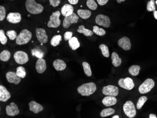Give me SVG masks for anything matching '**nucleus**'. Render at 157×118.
I'll use <instances>...</instances> for the list:
<instances>
[{
	"label": "nucleus",
	"mask_w": 157,
	"mask_h": 118,
	"mask_svg": "<svg viewBox=\"0 0 157 118\" xmlns=\"http://www.w3.org/2000/svg\"><path fill=\"white\" fill-rule=\"evenodd\" d=\"M97 90V87L93 82L85 83L80 86L77 89L78 93L82 96L89 97Z\"/></svg>",
	"instance_id": "obj_1"
},
{
	"label": "nucleus",
	"mask_w": 157,
	"mask_h": 118,
	"mask_svg": "<svg viewBox=\"0 0 157 118\" xmlns=\"http://www.w3.org/2000/svg\"><path fill=\"white\" fill-rule=\"evenodd\" d=\"M25 5L28 12L32 14L41 13L44 10L43 5L36 3L35 0H26Z\"/></svg>",
	"instance_id": "obj_2"
},
{
	"label": "nucleus",
	"mask_w": 157,
	"mask_h": 118,
	"mask_svg": "<svg viewBox=\"0 0 157 118\" xmlns=\"http://www.w3.org/2000/svg\"><path fill=\"white\" fill-rule=\"evenodd\" d=\"M32 37V34L30 31L27 29L23 30L17 36L16 43L19 45L26 44L30 41Z\"/></svg>",
	"instance_id": "obj_3"
},
{
	"label": "nucleus",
	"mask_w": 157,
	"mask_h": 118,
	"mask_svg": "<svg viewBox=\"0 0 157 118\" xmlns=\"http://www.w3.org/2000/svg\"><path fill=\"white\" fill-rule=\"evenodd\" d=\"M155 85V82L152 79H146L143 83L139 86V92L142 94L147 93L149 92L150 90L153 88Z\"/></svg>",
	"instance_id": "obj_4"
},
{
	"label": "nucleus",
	"mask_w": 157,
	"mask_h": 118,
	"mask_svg": "<svg viewBox=\"0 0 157 118\" xmlns=\"http://www.w3.org/2000/svg\"><path fill=\"white\" fill-rule=\"evenodd\" d=\"M60 12L56 11L52 13L50 16L49 21L48 23L47 26L49 28H57L61 24V21L59 19Z\"/></svg>",
	"instance_id": "obj_5"
},
{
	"label": "nucleus",
	"mask_w": 157,
	"mask_h": 118,
	"mask_svg": "<svg viewBox=\"0 0 157 118\" xmlns=\"http://www.w3.org/2000/svg\"><path fill=\"white\" fill-rule=\"evenodd\" d=\"M123 109L125 114L128 117L132 118L136 116V111L135 105L131 101H128L124 104Z\"/></svg>",
	"instance_id": "obj_6"
},
{
	"label": "nucleus",
	"mask_w": 157,
	"mask_h": 118,
	"mask_svg": "<svg viewBox=\"0 0 157 118\" xmlns=\"http://www.w3.org/2000/svg\"><path fill=\"white\" fill-rule=\"evenodd\" d=\"M14 59L18 64H24L29 60L27 53L22 51H18L14 53Z\"/></svg>",
	"instance_id": "obj_7"
},
{
	"label": "nucleus",
	"mask_w": 157,
	"mask_h": 118,
	"mask_svg": "<svg viewBox=\"0 0 157 118\" xmlns=\"http://www.w3.org/2000/svg\"><path fill=\"white\" fill-rule=\"evenodd\" d=\"M118 84L120 87L127 90H131L135 87V84L131 78L127 77L125 79L121 78L119 80Z\"/></svg>",
	"instance_id": "obj_8"
},
{
	"label": "nucleus",
	"mask_w": 157,
	"mask_h": 118,
	"mask_svg": "<svg viewBox=\"0 0 157 118\" xmlns=\"http://www.w3.org/2000/svg\"><path fill=\"white\" fill-rule=\"evenodd\" d=\"M79 17L76 14L73 12L70 16L65 17L63 21V26L65 29L69 28L73 24H76L78 22Z\"/></svg>",
	"instance_id": "obj_9"
},
{
	"label": "nucleus",
	"mask_w": 157,
	"mask_h": 118,
	"mask_svg": "<svg viewBox=\"0 0 157 118\" xmlns=\"http://www.w3.org/2000/svg\"><path fill=\"white\" fill-rule=\"evenodd\" d=\"M95 21L97 24L106 28L110 27L111 25L110 18L106 15L99 14L95 18Z\"/></svg>",
	"instance_id": "obj_10"
},
{
	"label": "nucleus",
	"mask_w": 157,
	"mask_h": 118,
	"mask_svg": "<svg viewBox=\"0 0 157 118\" xmlns=\"http://www.w3.org/2000/svg\"><path fill=\"white\" fill-rule=\"evenodd\" d=\"M102 93L106 96L116 97L119 94V89L114 86L109 85L103 88Z\"/></svg>",
	"instance_id": "obj_11"
},
{
	"label": "nucleus",
	"mask_w": 157,
	"mask_h": 118,
	"mask_svg": "<svg viewBox=\"0 0 157 118\" xmlns=\"http://www.w3.org/2000/svg\"><path fill=\"white\" fill-rule=\"evenodd\" d=\"M36 36L38 41L43 44H45L48 41V37L46 34V31L43 28H37L36 29Z\"/></svg>",
	"instance_id": "obj_12"
},
{
	"label": "nucleus",
	"mask_w": 157,
	"mask_h": 118,
	"mask_svg": "<svg viewBox=\"0 0 157 118\" xmlns=\"http://www.w3.org/2000/svg\"><path fill=\"white\" fill-rule=\"evenodd\" d=\"M6 77L8 82L18 85L21 81V78L17 75L16 73L13 72H9L6 74Z\"/></svg>",
	"instance_id": "obj_13"
},
{
	"label": "nucleus",
	"mask_w": 157,
	"mask_h": 118,
	"mask_svg": "<svg viewBox=\"0 0 157 118\" xmlns=\"http://www.w3.org/2000/svg\"><path fill=\"white\" fill-rule=\"evenodd\" d=\"M6 113L8 116H15L19 114V110L18 106L14 103L12 102L10 106H6Z\"/></svg>",
	"instance_id": "obj_14"
},
{
	"label": "nucleus",
	"mask_w": 157,
	"mask_h": 118,
	"mask_svg": "<svg viewBox=\"0 0 157 118\" xmlns=\"http://www.w3.org/2000/svg\"><path fill=\"white\" fill-rule=\"evenodd\" d=\"M118 45L125 51H129L131 47L130 39L128 37H123L118 41Z\"/></svg>",
	"instance_id": "obj_15"
},
{
	"label": "nucleus",
	"mask_w": 157,
	"mask_h": 118,
	"mask_svg": "<svg viewBox=\"0 0 157 118\" xmlns=\"http://www.w3.org/2000/svg\"><path fill=\"white\" fill-rule=\"evenodd\" d=\"M21 19V15L18 12H10L7 16V21L12 24L19 23Z\"/></svg>",
	"instance_id": "obj_16"
},
{
	"label": "nucleus",
	"mask_w": 157,
	"mask_h": 118,
	"mask_svg": "<svg viewBox=\"0 0 157 118\" xmlns=\"http://www.w3.org/2000/svg\"><path fill=\"white\" fill-rule=\"evenodd\" d=\"M47 68L46 61L44 59H39L35 65V69L37 73L40 74L43 73Z\"/></svg>",
	"instance_id": "obj_17"
},
{
	"label": "nucleus",
	"mask_w": 157,
	"mask_h": 118,
	"mask_svg": "<svg viewBox=\"0 0 157 118\" xmlns=\"http://www.w3.org/2000/svg\"><path fill=\"white\" fill-rule=\"evenodd\" d=\"M11 97L10 93L4 86H0V101L4 102H7Z\"/></svg>",
	"instance_id": "obj_18"
},
{
	"label": "nucleus",
	"mask_w": 157,
	"mask_h": 118,
	"mask_svg": "<svg viewBox=\"0 0 157 118\" xmlns=\"http://www.w3.org/2000/svg\"><path fill=\"white\" fill-rule=\"evenodd\" d=\"M30 110L33 111L34 114H38L40 111H43V107L42 105H40L36 102L32 101L29 103Z\"/></svg>",
	"instance_id": "obj_19"
},
{
	"label": "nucleus",
	"mask_w": 157,
	"mask_h": 118,
	"mask_svg": "<svg viewBox=\"0 0 157 118\" xmlns=\"http://www.w3.org/2000/svg\"><path fill=\"white\" fill-rule=\"evenodd\" d=\"M61 12L64 17H67L73 13V8L71 4H65L61 8Z\"/></svg>",
	"instance_id": "obj_20"
},
{
	"label": "nucleus",
	"mask_w": 157,
	"mask_h": 118,
	"mask_svg": "<svg viewBox=\"0 0 157 118\" xmlns=\"http://www.w3.org/2000/svg\"><path fill=\"white\" fill-rule=\"evenodd\" d=\"M117 99L115 97L113 96H107L103 99L102 103L103 105L107 107L114 106L117 103Z\"/></svg>",
	"instance_id": "obj_21"
},
{
	"label": "nucleus",
	"mask_w": 157,
	"mask_h": 118,
	"mask_svg": "<svg viewBox=\"0 0 157 118\" xmlns=\"http://www.w3.org/2000/svg\"><path fill=\"white\" fill-rule=\"evenodd\" d=\"M53 67L57 71H61L65 70L66 64L65 62L61 59H56L53 62Z\"/></svg>",
	"instance_id": "obj_22"
},
{
	"label": "nucleus",
	"mask_w": 157,
	"mask_h": 118,
	"mask_svg": "<svg viewBox=\"0 0 157 118\" xmlns=\"http://www.w3.org/2000/svg\"><path fill=\"white\" fill-rule=\"evenodd\" d=\"M68 43L70 47L71 48L73 51H75L80 47V43L76 37H72L69 40Z\"/></svg>",
	"instance_id": "obj_23"
},
{
	"label": "nucleus",
	"mask_w": 157,
	"mask_h": 118,
	"mask_svg": "<svg viewBox=\"0 0 157 118\" xmlns=\"http://www.w3.org/2000/svg\"><path fill=\"white\" fill-rule=\"evenodd\" d=\"M111 59L112 60V64L114 65V67H117L121 64L122 62L121 59L119 57L118 54L115 52H113L112 54Z\"/></svg>",
	"instance_id": "obj_24"
},
{
	"label": "nucleus",
	"mask_w": 157,
	"mask_h": 118,
	"mask_svg": "<svg viewBox=\"0 0 157 118\" xmlns=\"http://www.w3.org/2000/svg\"><path fill=\"white\" fill-rule=\"evenodd\" d=\"M77 13L78 16L83 19H87L90 18L91 15V11L87 10H78Z\"/></svg>",
	"instance_id": "obj_25"
},
{
	"label": "nucleus",
	"mask_w": 157,
	"mask_h": 118,
	"mask_svg": "<svg viewBox=\"0 0 157 118\" xmlns=\"http://www.w3.org/2000/svg\"><path fill=\"white\" fill-rule=\"evenodd\" d=\"M77 32L80 34H83L86 36H91L94 33L92 31L85 28L83 25H81L78 26Z\"/></svg>",
	"instance_id": "obj_26"
},
{
	"label": "nucleus",
	"mask_w": 157,
	"mask_h": 118,
	"mask_svg": "<svg viewBox=\"0 0 157 118\" xmlns=\"http://www.w3.org/2000/svg\"><path fill=\"white\" fill-rule=\"evenodd\" d=\"M31 53L32 56H36L38 59H42L44 56V52L38 47L35 48L32 50Z\"/></svg>",
	"instance_id": "obj_27"
},
{
	"label": "nucleus",
	"mask_w": 157,
	"mask_h": 118,
	"mask_svg": "<svg viewBox=\"0 0 157 118\" xmlns=\"http://www.w3.org/2000/svg\"><path fill=\"white\" fill-rule=\"evenodd\" d=\"M140 69L141 67L139 65H133L128 69V72L131 75L136 76L139 74Z\"/></svg>",
	"instance_id": "obj_28"
},
{
	"label": "nucleus",
	"mask_w": 157,
	"mask_h": 118,
	"mask_svg": "<svg viewBox=\"0 0 157 118\" xmlns=\"http://www.w3.org/2000/svg\"><path fill=\"white\" fill-rule=\"evenodd\" d=\"M10 56V52L7 50H4L0 54V59L1 61L7 62L9 60Z\"/></svg>",
	"instance_id": "obj_29"
},
{
	"label": "nucleus",
	"mask_w": 157,
	"mask_h": 118,
	"mask_svg": "<svg viewBox=\"0 0 157 118\" xmlns=\"http://www.w3.org/2000/svg\"><path fill=\"white\" fill-rule=\"evenodd\" d=\"M115 110L113 108H108L104 109L100 113V116L101 117H106L112 115L114 114Z\"/></svg>",
	"instance_id": "obj_30"
},
{
	"label": "nucleus",
	"mask_w": 157,
	"mask_h": 118,
	"mask_svg": "<svg viewBox=\"0 0 157 118\" xmlns=\"http://www.w3.org/2000/svg\"><path fill=\"white\" fill-rule=\"evenodd\" d=\"M62 41V36L61 35H56L52 38L51 44L53 47H56L59 45L60 42Z\"/></svg>",
	"instance_id": "obj_31"
},
{
	"label": "nucleus",
	"mask_w": 157,
	"mask_h": 118,
	"mask_svg": "<svg viewBox=\"0 0 157 118\" xmlns=\"http://www.w3.org/2000/svg\"><path fill=\"white\" fill-rule=\"evenodd\" d=\"M83 70L86 75L90 77L92 75V71H91L90 66L89 63L86 62H83L82 63Z\"/></svg>",
	"instance_id": "obj_32"
},
{
	"label": "nucleus",
	"mask_w": 157,
	"mask_h": 118,
	"mask_svg": "<svg viewBox=\"0 0 157 118\" xmlns=\"http://www.w3.org/2000/svg\"><path fill=\"white\" fill-rule=\"evenodd\" d=\"M99 48L101 50L103 55L104 57H109V56H110V53H109L108 47L106 45L103 44H101L99 46Z\"/></svg>",
	"instance_id": "obj_33"
},
{
	"label": "nucleus",
	"mask_w": 157,
	"mask_h": 118,
	"mask_svg": "<svg viewBox=\"0 0 157 118\" xmlns=\"http://www.w3.org/2000/svg\"><path fill=\"white\" fill-rule=\"evenodd\" d=\"M93 32L99 36H103L106 34V31L102 28H99L98 26H95L93 28Z\"/></svg>",
	"instance_id": "obj_34"
},
{
	"label": "nucleus",
	"mask_w": 157,
	"mask_h": 118,
	"mask_svg": "<svg viewBox=\"0 0 157 118\" xmlns=\"http://www.w3.org/2000/svg\"><path fill=\"white\" fill-rule=\"evenodd\" d=\"M16 73L18 76L20 77L22 79H23L26 76V72L25 68L22 66L17 67Z\"/></svg>",
	"instance_id": "obj_35"
},
{
	"label": "nucleus",
	"mask_w": 157,
	"mask_h": 118,
	"mask_svg": "<svg viewBox=\"0 0 157 118\" xmlns=\"http://www.w3.org/2000/svg\"><path fill=\"white\" fill-rule=\"evenodd\" d=\"M86 4L88 8L91 10H95L98 7V5L95 0H87Z\"/></svg>",
	"instance_id": "obj_36"
},
{
	"label": "nucleus",
	"mask_w": 157,
	"mask_h": 118,
	"mask_svg": "<svg viewBox=\"0 0 157 118\" xmlns=\"http://www.w3.org/2000/svg\"><path fill=\"white\" fill-rule=\"evenodd\" d=\"M147 100V97L145 96H142L140 97V98L138 99V102L137 103V105H136V107L137 109H140L142 106H144L145 103L146 102Z\"/></svg>",
	"instance_id": "obj_37"
},
{
	"label": "nucleus",
	"mask_w": 157,
	"mask_h": 118,
	"mask_svg": "<svg viewBox=\"0 0 157 118\" xmlns=\"http://www.w3.org/2000/svg\"><path fill=\"white\" fill-rule=\"evenodd\" d=\"M147 10L148 11H154L156 10L154 0H150L147 2Z\"/></svg>",
	"instance_id": "obj_38"
},
{
	"label": "nucleus",
	"mask_w": 157,
	"mask_h": 118,
	"mask_svg": "<svg viewBox=\"0 0 157 118\" xmlns=\"http://www.w3.org/2000/svg\"><path fill=\"white\" fill-rule=\"evenodd\" d=\"M7 37L5 36L4 32L3 30H0V42L2 45H5L7 43Z\"/></svg>",
	"instance_id": "obj_39"
},
{
	"label": "nucleus",
	"mask_w": 157,
	"mask_h": 118,
	"mask_svg": "<svg viewBox=\"0 0 157 118\" xmlns=\"http://www.w3.org/2000/svg\"><path fill=\"white\" fill-rule=\"evenodd\" d=\"M6 34L11 40H14L16 39L17 37V34L16 31L14 30H9L6 32Z\"/></svg>",
	"instance_id": "obj_40"
},
{
	"label": "nucleus",
	"mask_w": 157,
	"mask_h": 118,
	"mask_svg": "<svg viewBox=\"0 0 157 118\" xmlns=\"http://www.w3.org/2000/svg\"><path fill=\"white\" fill-rule=\"evenodd\" d=\"M6 17V10L5 8L1 6H0V21H4Z\"/></svg>",
	"instance_id": "obj_41"
},
{
	"label": "nucleus",
	"mask_w": 157,
	"mask_h": 118,
	"mask_svg": "<svg viewBox=\"0 0 157 118\" xmlns=\"http://www.w3.org/2000/svg\"><path fill=\"white\" fill-rule=\"evenodd\" d=\"M73 33L72 32H66L64 35V40L65 41H69L72 37Z\"/></svg>",
	"instance_id": "obj_42"
},
{
	"label": "nucleus",
	"mask_w": 157,
	"mask_h": 118,
	"mask_svg": "<svg viewBox=\"0 0 157 118\" xmlns=\"http://www.w3.org/2000/svg\"><path fill=\"white\" fill-rule=\"evenodd\" d=\"M50 5L53 7H56L60 4V0H49Z\"/></svg>",
	"instance_id": "obj_43"
},
{
	"label": "nucleus",
	"mask_w": 157,
	"mask_h": 118,
	"mask_svg": "<svg viewBox=\"0 0 157 118\" xmlns=\"http://www.w3.org/2000/svg\"><path fill=\"white\" fill-rule=\"evenodd\" d=\"M109 0H97L98 4L100 5V6H103L108 2Z\"/></svg>",
	"instance_id": "obj_44"
},
{
	"label": "nucleus",
	"mask_w": 157,
	"mask_h": 118,
	"mask_svg": "<svg viewBox=\"0 0 157 118\" xmlns=\"http://www.w3.org/2000/svg\"><path fill=\"white\" fill-rule=\"evenodd\" d=\"M71 4L76 5L78 3V0H68Z\"/></svg>",
	"instance_id": "obj_45"
},
{
	"label": "nucleus",
	"mask_w": 157,
	"mask_h": 118,
	"mask_svg": "<svg viewBox=\"0 0 157 118\" xmlns=\"http://www.w3.org/2000/svg\"><path fill=\"white\" fill-rule=\"evenodd\" d=\"M150 118H157V116L156 115L154 114H150L149 115Z\"/></svg>",
	"instance_id": "obj_46"
},
{
	"label": "nucleus",
	"mask_w": 157,
	"mask_h": 118,
	"mask_svg": "<svg viewBox=\"0 0 157 118\" xmlns=\"http://www.w3.org/2000/svg\"><path fill=\"white\" fill-rule=\"evenodd\" d=\"M153 14L155 19H157V11H156V10L154 11Z\"/></svg>",
	"instance_id": "obj_47"
},
{
	"label": "nucleus",
	"mask_w": 157,
	"mask_h": 118,
	"mask_svg": "<svg viewBox=\"0 0 157 118\" xmlns=\"http://www.w3.org/2000/svg\"><path fill=\"white\" fill-rule=\"evenodd\" d=\"M126 0H117V2L119 4H120L121 2H123V1H125Z\"/></svg>",
	"instance_id": "obj_48"
},
{
	"label": "nucleus",
	"mask_w": 157,
	"mask_h": 118,
	"mask_svg": "<svg viewBox=\"0 0 157 118\" xmlns=\"http://www.w3.org/2000/svg\"><path fill=\"white\" fill-rule=\"evenodd\" d=\"M112 118H119L120 117H119V116H118V115H115V116H113V117H112Z\"/></svg>",
	"instance_id": "obj_49"
},
{
	"label": "nucleus",
	"mask_w": 157,
	"mask_h": 118,
	"mask_svg": "<svg viewBox=\"0 0 157 118\" xmlns=\"http://www.w3.org/2000/svg\"><path fill=\"white\" fill-rule=\"evenodd\" d=\"M28 17H30V15H28Z\"/></svg>",
	"instance_id": "obj_50"
},
{
	"label": "nucleus",
	"mask_w": 157,
	"mask_h": 118,
	"mask_svg": "<svg viewBox=\"0 0 157 118\" xmlns=\"http://www.w3.org/2000/svg\"><path fill=\"white\" fill-rule=\"evenodd\" d=\"M156 4H157V1H156Z\"/></svg>",
	"instance_id": "obj_51"
},
{
	"label": "nucleus",
	"mask_w": 157,
	"mask_h": 118,
	"mask_svg": "<svg viewBox=\"0 0 157 118\" xmlns=\"http://www.w3.org/2000/svg\"><path fill=\"white\" fill-rule=\"evenodd\" d=\"M11 1H13V0H11Z\"/></svg>",
	"instance_id": "obj_52"
}]
</instances>
